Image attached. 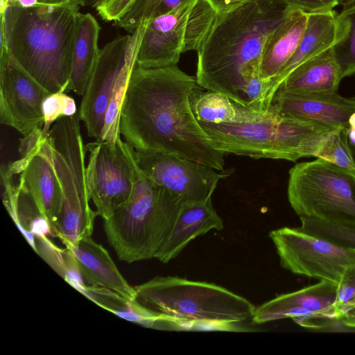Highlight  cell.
I'll return each instance as SVG.
<instances>
[{
    "label": "cell",
    "instance_id": "6da1fadb",
    "mask_svg": "<svg viewBox=\"0 0 355 355\" xmlns=\"http://www.w3.org/2000/svg\"><path fill=\"white\" fill-rule=\"evenodd\" d=\"M200 87L196 77L177 65H136L121 110V136L135 150L168 153L225 171V154L214 148L191 107L190 96Z\"/></svg>",
    "mask_w": 355,
    "mask_h": 355
},
{
    "label": "cell",
    "instance_id": "7a4b0ae2",
    "mask_svg": "<svg viewBox=\"0 0 355 355\" xmlns=\"http://www.w3.org/2000/svg\"><path fill=\"white\" fill-rule=\"evenodd\" d=\"M295 9L287 0H251L217 14L197 51L198 85L245 105L244 89L260 76L268 37Z\"/></svg>",
    "mask_w": 355,
    "mask_h": 355
},
{
    "label": "cell",
    "instance_id": "3957f363",
    "mask_svg": "<svg viewBox=\"0 0 355 355\" xmlns=\"http://www.w3.org/2000/svg\"><path fill=\"white\" fill-rule=\"evenodd\" d=\"M79 5L1 12V40L10 55L50 93L67 92Z\"/></svg>",
    "mask_w": 355,
    "mask_h": 355
},
{
    "label": "cell",
    "instance_id": "277c9868",
    "mask_svg": "<svg viewBox=\"0 0 355 355\" xmlns=\"http://www.w3.org/2000/svg\"><path fill=\"white\" fill-rule=\"evenodd\" d=\"M130 199L103 220L107 241L119 260L127 263L156 258L169 236L182 200L147 177L134 165Z\"/></svg>",
    "mask_w": 355,
    "mask_h": 355
},
{
    "label": "cell",
    "instance_id": "5b68a950",
    "mask_svg": "<svg viewBox=\"0 0 355 355\" xmlns=\"http://www.w3.org/2000/svg\"><path fill=\"white\" fill-rule=\"evenodd\" d=\"M149 309L191 322L196 331H247L256 307L220 286L173 277H155L135 286Z\"/></svg>",
    "mask_w": 355,
    "mask_h": 355
},
{
    "label": "cell",
    "instance_id": "8992f818",
    "mask_svg": "<svg viewBox=\"0 0 355 355\" xmlns=\"http://www.w3.org/2000/svg\"><path fill=\"white\" fill-rule=\"evenodd\" d=\"M80 120L78 114L60 118L35 150L49 162L60 183L62 209L53 235L69 248L91 236L98 216L90 206Z\"/></svg>",
    "mask_w": 355,
    "mask_h": 355
},
{
    "label": "cell",
    "instance_id": "52a82bcc",
    "mask_svg": "<svg viewBox=\"0 0 355 355\" xmlns=\"http://www.w3.org/2000/svg\"><path fill=\"white\" fill-rule=\"evenodd\" d=\"M268 111L264 119L252 123H199L224 154L292 162L301 158V147L309 137L335 128Z\"/></svg>",
    "mask_w": 355,
    "mask_h": 355
},
{
    "label": "cell",
    "instance_id": "ba28073f",
    "mask_svg": "<svg viewBox=\"0 0 355 355\" xmlns=\"http://www.w3.org/2000/svg\"><path fill=\"white\" fill-rule=\"evenodd\" d=\"M288 175V199L300 218L355 226V170L317 158Z\"/></svg>",
    "mask_w": 355,
    "mask_h": 355
},
{
    "label": "cell",
    "instance_id": "9c48e42d",
    "mask_svg": "<svg viewBox=\"0 0 355 355\" xmlns=\"http://www.w3.org/2000/svg\"><path fill=\"white\" fill-rule=\"evenodd\" d=\"M147 21L135 31L119 36L101 49L99 55L82 96L78 112L88 137L101 140L105 114L112 89L119 78L133 70Z\"/></svg>",
    "mask_w": 355,
    "mask_h": 355
},
{
    "label": "cell",
    "instance_id": "30bf717a",
    "mask_svg": "<svg viewBox=\"0 0 355 355\" xmlns=\"http://www.w3.org/2000/svg\"><path fill=\"white\" fill-rule=\"evenodd\" d=\"M89 152L86 183L98 216L103 220L130 199L135 159L133 148L121 137L112 143L96 140L85 145Z\"/></svg>",
    "mask_w": 355,
    "mask_h": 355
},
{
    "label": "cell",
    "instance_id": "8fae6325",
    "mask_svg": "<svg viewBox=\"0 0 355 355\" xmlns=\"http://www.w3.org/2000/svg\"><path fill=\"white\" fill-rule=\"evenodd\" d=\"M281 266L291 272L338 283L355 263V248L343 247L299 227H284L269 234Z\"/></svg>",
    "mask_w": 355,
    "mask_h": 355
},
{
    "label": "cell",
    "instance_id": "7c38bea8",
    "mask_svg": "<svg viewBox=\"0 0 355 355\" xmlns=\"http://www.w3.org/2000/svg\"><path fill=\"white\" fill-rule=\"evenodd\" d=\"M133 153L147 177L179 196L184 203L211 198L219 180L228 175L226 171L218 173L205 164L159 151L133 148Z\"/></svg>",
    "mask_w": 355,
    "mask_h": 355
},
{
    "label": "cell",
    "instance_id": "4fadbf2b",
    "mask_svg": "<svg viewBox=\"0 0 355 355\" xmlns=\"http://www.w3.org/2000/svg\"><path fill=\"white\" fill-rule=\"evenodd\" d=\"M51 94L10 55L1 40L0 121L23 136L42 127V103Z\"/></svg>",
    "mask_w": 355,
    "mask_h": 355
},
{
    "label": "cell",
    "instance_id": "5bb4252c",
    "mask_svg": "<svg viewBox=\"0 0 355 355\" xmlns=\"http://www.w3.org/2000/svg\"><path fill=\"white\" fill-rule=\"evenodd\" d=\"M338 284L320 280L313 285L278 295L256 308L252 318L260 324L292 318L299 325L322 329L340 323V315L334 306Z\"/></svg>",
    "mask_w": 355,
    "mask_h": 355
},
{
    "label": "cell",
    "instance_id": "9a60e30c",
    "mask_svg": "<svg viewBox=\"0 0 355 355\" xmlns=\"http://www.w3.org/2000/svg\"><path fill=\"white\" fill-rule=\"evenodd\" d=\"M198 0L148 21L139 45L136 65L158 68L177 65L186 52L188 25Z\"/></svg>",
    "mask_w": 355,
    "mask_h": 355
},
{
    "label": "cell",
    "instance_id": "2e32d148",
    "mask_svg": "<svg viewBox=\"0 0 355 355\" xmlns=\"http://www.w3.org/2000/svg\"><path fill=\"white\" fill-rule=\"evenodd\" d=\"M268 110L327 125L349 128V119L355 112V99L337 92H294L278 89Z\"/></svg>",
    "mask_w": 355,
    "mask_h": 355
},
{
    "label": "cell",
    "instance_id": "e0dca14e",
    "mask_svg": "<svg viewBox=\"0 0 355 355\" xmlns=\"http://www.w3.org/2000/svg\"><path fill=\"white\" fill-rule=\"evenodd\" d=\"M7 168L12 174L19 175L17 184L32 196L53 234L61 213L62 196L60 183L49 162L35 152L20 157Z\"/></svg>",
    "mask_w": 355,
    "mask_h": 355
},
{
    "label": "cell",
    "instance_id": "ac0fdd59",
    "mask_svg": "<svg viewBox=\"0 0 355 355\" xmlns=\"http://www.w3.org/2000/svg\"><path fill=\"white\" fill-rule=\"evenodd\" d=\"M336 17L333 10L308 13L306 29L294 53L275 76L265 80L268 109L278 87L294 69L333 46L336 35Z\"/></svg>",
    "mask_w": 355,
    "mask_h": 355
},
{
    "label": "cell",
    "instance_id": "d6986e66",
    "mask_svg": "<svg viewBox=\"0 0 355 355\" xmlns=\"http://www.w3.org/2000/svg\"><path fill=\"white\" fill-rule=\"evenodd\" d=\"M69 249L86 285L107 288L128 299L137 297L135 287L121 274L108 252L91 236L80 240Z\"/></svg>",
    "mask_w": 355,
    "mask_h": 355
},
{
    "label": "cell",
    "instance_id": "ffe728a7",
    "mask_svg": "<svg viewBox=\"0 0 355 355\" xmlns=\"http://www.w3.org/2000/svg\"><path fill=\"white\" fill-rule=\"evenodd\" d=\"M224 227L222 218L213 207L211 198L203 202L184 203L173 230L156 259L166 263L176 257L197 236Z\"/></svg>",
    "mask_w": 355,
    "mask_h": 355
},
{
    "label": "cell",
    "instance_id": "44dd1931",
    "mask_svg": "<svg viewBox=\"0 0 355 355\" xmlns=\"http://www.w3.org/2000/svg\"><path fill=\"white\" fill-rule=\"evenodd\" d=\"M100 30L92 14L78 13L67 92L83 95L99 55Z\"/></svg>",
    "mask_w": 355,
    "mask_h": 355
},
{
    "label": "cell",
    "instance_id": "7402d4cb",
    "mask_svg": "<svg viewBox=\"0 0 355 355\" xmlns=\"http://www.w3.org/2000/svg\"><path fill=\"white\" fill-rule=\"evenodd\" d=\"M82 293L98 306L128 321L147 328L177 329L176 318L149 309L137 297L128 299L115 291L87 285Z\"/></svg>",
    "mask_w": 355,
    "mask_h": 355
},
{
    "label": "cell",
    "instance_id": "603a6c76",
    "mask_svg": "<svg viewBox=\"0 0 355 355\" xmlns=\"http://www.w3.org/2000/svg\"><path fill=\"white\" fill-rule=\"evenodd\" d=\"M202 87L190 96L193 113L198 122L211 123H245L260 121L268 114L235 102L228 96Z\"/></svg>",
    "mask_w": 355,
    "mask_h": 355
},
{
    "label": "cell",
    "instance_id": "cb8c5ba5",
    "mask_svg": "<svg viewBox=\"0 0 355 355\" xmlns=\"http://www.w3.org/2000/svg\"><path fill=\"white\" fill-rule=\"evenodd\" d=\"M307 19V12L295 9L268 37L261 61L262 79L272 78L289 60L304 33Z\"/></svg>",
    "mask_w": 355,
    "mask_h": 355
},
{
    "label": "cell",
    "instance_id": "d4e9b609",
    "mask_svg": "<svg viewBox=\"0 0 355 355\" xmlns=\"http://www.w3.org/2000/svg\"><path fill=\"white\" fill-rule=\"evenodd\" d=\"M341 79L330 49L297 67L278 89L294 92H336Z\"/></svg>",
    "mask_w": 355,
    "mask_h": 355
},
{
    "label": "cell",
    "instance_id": "484cf974",
    "mask_svg": "<svg viewBox=\"0 0 355 355\" xmlns=\"http://www.w3.org/2000/svg\"><path fill=\"white\" fill-rule=\"evenodd\" d=\"M348 134V128L335 127L314 135L302 144L300 157H315L347 169L355 170Z\"/></svg>",
    "mask_w": 355,
    "mask_h": 355
},
{
    "label": "cell",
    "instance_id": "4316f807",
    "mask_svg": "<svg viewBox=\"0 0 355 355\" xmlns=\"http://www.w3.org/2000/svg\"><path fill=\"white\" fill-rule=\"evenodd\" d=\"M331 50L342 78L355 73V4L337 15L336 41Z\"/></svg>",
    "mask_w": 355,
    "mask_h": 355
},
{
    "label": "cell",
    "instance_id": "83f0119b",
    "mask_svg": "<svg viewBox=\"0 0 355 355\" xmlns=\"http://www.w3.org/2000/svg\"><path fill=\"white\" fill-rule=\"evenodd\" d=\"M35 240V252L67 283L82 293L86 284L72 251L67 247L58 248L46 235L36 236Z\"/></svg>",
    "mask_w": 355,
    "mask_h": 355
},
{
    "label": "cell",
    "instance_id": "f1b7e54d",
    "mask_svg": "<svg viewBox=\"0 0 355 355\" xmlns=\"http://www.w3.org/2000/svg\"><path fill=\"white\" fill-rule=\"evenodd\" d=\"M190 0H135L116 24L130 33L141 24L168 13Z\"/></svg>",
    "mask_w": 355,
    "mask_h": 355
},
{
    "label": "cell",
    "instance_id": "f546056e",
    "mask_svg": "<svg viewBox=\"0 0 355 355\" xmlns=\"http://www.w3.org/2000/svg\"><path fill=\"white\" fill-rule=\"evenodd\" d=\"M301 230L324 239L337 245L355 248V226L324 222L315 218L300 217Z\"/></svg>",
    "mask_w": 355,
    "mask_h": 355
},
{
    "label": "cell",
    "instance_id": "4dcf8cb0",
    "mask_svg": "<svg viewBox=\"0 0 355 355\" xmlns=\"http://www.w3.org/2000/svg\"><path fill=\"white\" fill-rule=\"evenodd\" d=\"M44 124L42 132L47 137L51 125L60 118L72 116L77 113L75 100L63 90L49 94L42 103Z\"/></svg>",
    "mask_w": 355,
    "mask_h": 355
},
{
    "label": "cell",
    "instance_id": "1f68e13d",
    "mask_svg": "<svg viewBox=\"0 0 355 355\" xmlns=\"http://www.w3.org/2000/svg\"><path fill=\"white\" fill-rule=\"evenodd\" d=\"M353 305H355V263L345 270L338 283L334 304L340 316L346 309Z\"/></svg>",
    "mask_w": 355,
    "mask_h": 355
},
{
    "label": "cell",
    "instance_id": "d6a6232c",
    "mask_svg": "<svg viewBox=\"0 0 355 355\" xmlns=\"http://www.w3.org/2000/svg\"><path fill=\"white\" fill-rule=\"evenodd\" d=\"M135 1V0H104L96 9L103 20L115 22L125 14Z\"/></svg>",
    "mask_w": 355,
    "mask_h": 355
},
{
    "label": "cell",
    "instance_id": "836d02e7",
    "mask_svg": "<svg viewBox=\"0 0 355 355\" xmlns=\"http://www.w3.org/2000/svg\"><path fill=\"white\" fill-rule=\"evenodd\" d=\"M294 8L307 13L332 10L338 0H287Z\"/></svg>",
    "mask_w": 355,
    "mask_h": 355
},
{
    "label": "cell",
    "instance_id": "e575fe53",
    "mask_svg": "<svg viewBox=\"0 0 355 355\" xmlns=\"http://www.w3.org/2000/svg\"><path fill=\"white\" fill-rule=\"evenodd\" d=\"M44 137L42 127H38L27 135L24 136L22 139H20L19 146L20 157L33 154Z\"/></svg>",
    "mask_w": 355,
    "mask_h": 355
},
{
    "label": "cell",
    "instance_id": "d590c367",
    "mask_svg": "<svg viewBox=\"0 0 355 355\" xmlns=\"http://www.w3.org/2000/svg\"><path fill=\"white\" fill-rule=\"evenodd\" d=\"M73 3L76 1L75 0H9L8 6L31 8L41 6H61Z\"/></svg>",
    "mask_w": 355,
    "mask_h": 355
},
{
    "label": "cell",
    "instance_id": "8d00e7d4",
    "mask_svg": "<svg viewBox=\"0 0 355 355\" xmlns=\"http://www.w3.org/2000/svg\"><path fill=\"white\" fill-rule=\"evenodd\" d=\"M217 14H223L251 0H206Z\"/></svg>",
    "mask_w": 355,
    "mask_h": 355
},
{
    "label": "cell",
    "instance_id": "74e56055",
    "mask_svg": "<svg viewBox=\"0 0 355 355\" xmlns=\"http://www.w3.org/2000/svg\"><path fill=\"white\" fill-rule=\"evenodd\" d=\"M339 322L346 327L355 329V305L350 306L342 313Z\"/></svg>",
    "mask_w": 355,
    "mask_h": 355
},
{
    "label": "cell",
    "instance_id": "f35d334b",
    "mask_svg": "<svg viewBox=\"0 0 355 355\" xmlns=\"http://www.w3.org/2000/svg\"><path fill=\"white\" fill-rule=\"evenodd\" d=\"M79 6L96 8L104 0H75Z\"/></svg>",
    "mask_w": 355,
    "mask_h": 355
},
{
    "label": "cell",
    "instance_id": "ab89813d",
    "mask_svg": "<svg viewBox=\"0 0 355 355\" xmlns=\"http://www.w3.org/2000/svg\"><path fill=\"white\" fill-rule=\"evenodd\" d=\"M348 139L349 144L355 145V126H349Z\"/></svg>",
    "mask_w": 355,
    "mask_h": 355
},
{
    "label": "cell",
    "instance_id": "60d3db41",
    "mask_svg": "<svg viewBox=\"0 0 355 355\" xmlns=\"http://www.w3.org/2000/svg\"><path fill=\"white\" fill-rule=\"evenodd\" d=\"M338 3L339 5H341L345 8H347L354 5L355 0H338Z\"/></svg>",
    "mask_w": 355,
    "mask_h": 355
},
{
    "label": "cell",
    "instance_id": "b9f144b4",
    "mask_svg": "<svg viewBox=\"0 0 355 355\" xmlns=\"http://www.w3.org/2000/svg\"><path fill=\"white\" fill-rule=\"evenodd\" d=\"M9 0H1L0 7H1V12H3L5 9L8 6Z\"/></svg>",
    "mask_w": 355,
    "mask_h": 355
},
{
    "label": "cell",
    "instance_id": "7bdbcfd3",
    "mask_svg": "<svg viewBox=\"0 0 355 355\" xmlns=\"http://www.w3.org/2000/svg\"><path fill=\"white\" fill-rule=\"evenodd\" d=\"M349 146H350V148H351V150H352V155H353V157H354V162H355V145L349 144Z\"/></svg>",
    "mask_w": 355,
    "mask_h": 355
},
{
    "label": "cell",
    "instance_id": "ee69618b",
    "mask_svg": "<svg viewBox=\"0 0 355 355\" xmlns=\"http://www.w3.org/2000/svg\"><path fill=\"white\" fill-rule=\"evenodd\" d=\"M354 99H355V97H354Z\"/></svg>",
    "mask_w": 355,
    "mask_h": 355
}]
</instances>
